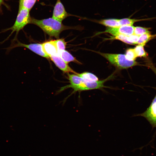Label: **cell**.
<instances>
[{
    "mask_svg": "<svg viewBox=\"0 0 156 156\" xmlns=\"http://www.w3.org/2000/svg\"><path fill=\"white\" fill-rule=\"evenodd\" d=\"M30 24L38 26L50 36L56 38H59L60 34L63 30L74 28L64 25L62 22L52 17L41 20L31 17Z\"/></svg>",
    "mask_w": 156,
    "mask_h": 156,
    "instance_id": "obj_1",
    "label": "cell"
},
{
    "mask_svg": "<svg viewBox=\"0 0 156 156\" xmlns=\"http://www.w3.org/2000/svg\"><path fill=\"white\" fill-rule=\"evenodd\" d=\"M30 10L24 8H18V12L15 21L11 27L3 30L2 32H5L9 30H12L10 34L3 42L8 39L12 33L16 32V34L12 41L17 39V36L19 31L23 29L27 25L30 23L31 18L30 15Z\"/></svg>",
    "mask_w": 156,
    "mask_h": 156,
    "instance_id": "obj_2",
    "label": "cell"
},
{
    "mask_svg": "<svg viewBox=\"0 0 156 156\" xmlns=\"http://www.w3.org/2000/svg\"><path fill=\"white\" fill-rule=\"evenodd\" d=\"M96 52L106 58L111 64L120 69L127 68L138 64V63L135 60H128L125 55Z\"/></svg>",
    "mask_w": 156,
    "mask_h": 156,
    "instance_id": "obj_3",
    "label": "cell"
},
{
    "mask_svg": "<svg viewBox=\"0 0 156 156\" xmlns=\"http://www.w3.org/2000/svg\"><path fill=\"white\" fill-rule=\"evenodd\" d=\"M17 47H23L27 48L35 53L46 58L49 57L44 51L42 44L39 43L25 44L20 42L17 39L12 41L11 45L6 49L7 51L9 52L12 49Z\"/></svg>",
    "mask_w": 156,
    "mask_h": 156,
    "instance_id": "obj_4",
    "label": "cell"
},
{
    "mask_svg": "<svg viewBox=\"0 0 156 156\" xmlns=\"http://www.w3.org/2000/svg\"><path fill=\"white\" fill-rule=\"evenodd\" d=\"M136 116L144 117L152 127L156 128V94L150 105L143 113Z\"/></svg>",
    "mask_w": 156,
    "mask_h": 156,
    "instance_id": "obj_5",
    "label": "cell"
},
{
    "mask_svg": "<svg viewBox=\"0 0 156 156\" xmlns=\"http://www.w3.org/2000/svg\"><path fill=\"white\" fill-rule=\"evenodd\" d=\"M134 27L133 25H122L116 28L108 27L100 33H107L114 36L120 34L129 36L134 34Z\"/></svg>",
    "mask_w": 156,
    "mask_h": 156,
    "instance_id": "obj_6",
    "label": "cell"
},
{
    "mask_svg": "<svg viewBox=\"0 0 156 156\" xmlns=\"http://www.w3.org/2000/svg\"><path fill=\"white\" fill-rule=\"evenodd\" d=\"M68 14L60 0H57L54 7L52 17L61 22L68 16Z\"/></svg>",
    "mask_w": 156,
    "mask_h": 156,
    "instance_id": "obj_7",
    "label": "cell"
},
{
    "mask_svg": "<svg viewBox=\"0 0 156 156\" xmlns=\"http://www.w3.org/2000/svg\"><path fill=\"white\" fill-rule=\"evenodd\" d=\"M51 60L61 70L65 73H71L77 75V73L74 71L60 57L58 54L50 56Z\"/></svg>",
    "mask_w": 156,
    "mask_h": 156,
    "instance_id": "obj_8",
    "label": "cell"
},
{
    "mask_svg": "<svg viewBox=\"0 0 156 156\" xmlns=\"http://www.w3.org/2000/svg\"><path fill=\"white\" fill-rule=\"evenodd\" d=\"M68 75L70 84L62 88L59 91H62L66 88H72L74 92L78 91L80 84L85 81L82 78L76 74H70L68 73Z\"/></svg>",
    "mask_w": 156,
    "mask_h": 156,
    "instance_id": "obj_9",
    "label": "cell"
},
{
    "mask_svg": "<svg viewBox=\"0 0 156 156\" xmlns=\"http://www.w3.org/2000/svg\"><path fill=\"white\" fill-rule=\"evenodd\" d=\"M43 50L49 57L58 54L57 47L54 40H50L42 44Z\"/></svg>",
    "mask_w": 156,
    "mask_h": 156,
    "instance_id": "obj_10",
    "label": "cell"
},
{
    "mask_svg": "<svg viewBox=\"0 0 156 156\" xmlns=\"http://www.w3.org/2000/svg\"><path fill=\"white\" fill-rule=\"evenodd\" d=\"M113 77L112 75L105 79L96 81L85 83V90L99 89L106 87L104 83L107 81L111 79Z\"/></svg>",
    "mask_w": 156,
    "mask_h": 156,
    "instance_id": "obj_11",
    "label": "cell"
},
{
    "mask_svg": "<svg viewBox=\"0 0 156 156\" xmlns=\"http://www.w3.org/2000/svg\"><path fill=\"white\" fill-rule=\"evenodd\" d=\"M99 24L111 28L118 27L120 26L119 19L115 18L101 20L98 21Z\"/></svg>",
    "mask_w": 156,
    "mask_h": 156,
    "instance_id": "obj_12",
    "label": "cell"
},
{
    "mask_svg": "<svg viewBox=\"0 0 156 156\" xmlns=\"http://www.w3.org/2000/svg\"><path fill=\"white\" fill-rule=\"evenodd\" d=\"M155 18H156V17L141 19L124 18L119 19V22L120 26L122 25H133L134 23L136 22L143 21L152 20Z\"/></svg>",
    "mask_w": 156,
    "mask_h": 156,
    "instance_id": "obj_13",
    "label": "cell"
},
{
    "mask_svg": "<svg viewBox=\"0 0 156 156\" xmlns=\"http://www.w3.org/2000/svg\"><path fill=\"white\" fill-rule=\"evenodd\" d=\"M58 54L61 58L67 64L71 62L81 64V63L77 60L71 54L65 50L59 52Z\"/></svg>",
    "mask_w": 156,
    "mask_h": 156,
    "instance_id": "obj_14",
    "label": "cell"
},
{
    "mask_svg": "<svg viewBox=\"0 0 156 156\" xmlns=\"http://www.w3.org/2000/svg\"><path fill=\"white\" fill-rule=\"evenodd\" d=\"M77 75L82 78L86 82L98 81V78L96 75L90 73L85 72L81 73H78Z\"/></svg>",
    "mask_w": 156,
    "mask_h": 156,
    "instance_id": "obj_15",
    "label": "cell"
},
{
    "mask_svg": "<svg viewBox=\"0 0 156 156\" xmlns=\"http://www.w3.org/2000/svg\"><path fill=\"white\" fill-rule=\"evenodd\" d=\"M156 37V34L151 35L150 32L145 33L139 36L137 44L144 46L152 38Z\"/></svg>",
    "mask_w": 156,
    "mask_h": 156,
    "instance_id": "obj_16",
    "label": "cell"
},
{
    "mask_svg": "<svg viewBox=\"0 0 156 156\" xmlns=\"http://www.w3.org/2000/svg\"><path fill=\"white\" fill-rule=\"evenodd\" d=\"M36 1L37 0H19V8H24L30 11Z\"/></svg>",
    "mask_w": 156,
    "mask_h": 156,
    "instance_id": "obj_17",
    "label": "cell"
},
{
    "mask_svg": "<svg viewBox=\"0 0 156 156\" xmlns=\"http://www.w3.org/2000/svg\"><path fill=\"white\" fill-rule=\"evenodd\" d=\"M144 46L138 44L133 48L137 57H146L148 56L147 53L145 51Z\"/></svg>",
    "mask_w": 156,
    "mask_h": 156,
    "instance_id": "obj_18",
    "label": "cell"
},
{
    "mask_svg": "<svg viewBox=\"0 0 156 156\" xmlns=\"http://www.w3.org/2000/svg\"><path fill=\"white\" fill-rule=\"evenodd\" d=\"M54 41L57 47L58 53L65 50L67 42L65 41L64 39H58Z\"/></svg>",
    "mask_w": 156,
    "mask_h": 156,
    "instance_id": "obj_19",
    "label": "cell"
},
{
    "mask_svg": "<svg viewBox=\"0 0 156 156\" xmlns=\"http://www.w3.org/2000/svg\"><path fill=\"white\" fill-rule=\"evenodd\" d=\"M150 28L142 27L140 26L134 27V34L140 36L144 34L150 32Z\"/></svg>",
    "mask_w": 156,
    "mask_h": 156,
    "instance_id": "obj_20",
    "label": "cell"
},
{
    "mask_svg": "<svg viewBox=\"0 0 156 156\" xmlns=\"http://www.w3.org/2000/svg\"><path fill=\"white\" fill-rule=\"evenodd\" d=\"M127 59L130 61L135 60L137 57L133 49L130 48L127 49L125 55Z\"/></svg>",
    "mask_w": 156,
    "mask_h": 156,
    "instance_id": "obj_21",
    "label": "cell"
},
{
    "mask_svg": "<svg viewBox=\"0 0 156 156\" xmlns=\"http://www.w3.org/2000/svg\"><path fill=\"white\" fill-rule=\"evenodd\" d=\"M128 36L122 34H120L114 36L112 37V39L119 40L125 43L129 44L130 43L128 41Z\"/></svg>",
    "mask_w": 156,
    "mask_h": 156,
    "instance_id": "obj_22",
    "label": "cell"
},
{
    "mask_svg": "<svg viewBox=\"0 0 156 156\" xmlns=\"http://www.w3.org/2000/svg\"><path fill=\"white\" fill-rule=\"evenodd\" d=\"M139 36L133 34L128 36V41L130 44L134 45L137 44Z\"/></svg>",
    "mask_w": 156,
    "mask_h": 156,
    "instance_id": "obj_23",
    "label": "cell"
},
{
    "mask_svg": "<svg viewBox=\"0 0 156 156\" xmlns=\"http://www.w3.org/2000/svg\"><path fill=\"white\" fill-rule=\"evenodd\" d=\"M3 0H0V7L3 2Z\"/></svg>",
    "mask_w": 156,
    "mask_h": 156,
    "instance_id": "obj_24",
    "label": "cell"
},
{
    "mask_svg": "<svg viewBox=\"0 0 156 156\" xmlns=\"http://www.w3.org/2000/svg\"><path fill=\"white\" fill-rule=\"evenodd\" d=\"M152 67V69H153V71L156 74V69H155V68H153V67Z\"/></svg>",
    "mask_w": 156,
    "mask_h": 156,
    "instance_id": "obj_25",
    "label": "cell"
}]
</instances>
